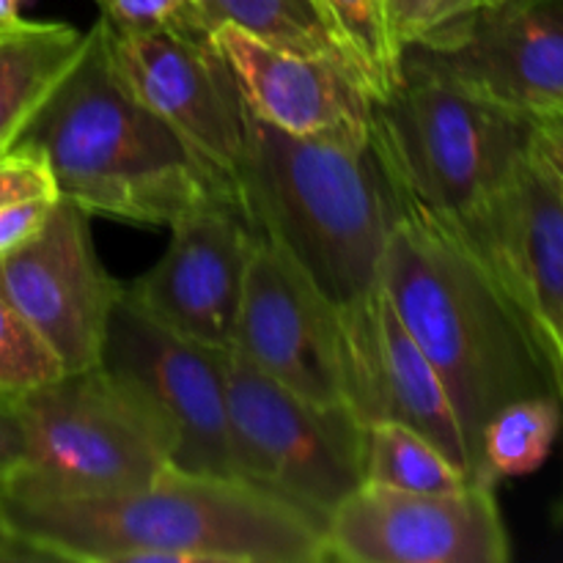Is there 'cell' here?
<instances>
[{
  "instance_id": "26",
  "label": "cell",
  "mask_w": 563,
  "mask_h": 563,
  "mask_svg": "<svg viewBox=\"0 0 563 563\" xmlns=\"http://www.w3.org/2000/svg\"><path fill=\"white\" fill-rule=\"evenodd\" d=\"M528 159L563 203V115H542L531 121Z\"/></svg>"
},
{
  "instance_id": "11",
  "label": "cell",
  "mask_w": 563,
  "mask_h": 563,
  "mask_svg": "<svg viewBox=\"0 0 563 563\" xmlns=\"http://www.w3.org/2000/svg\"><path fill=\"white\" fill-rule=\"evenodd\" d=\"M102 363L135 385L174 434V467L236 478L229 427V352L174 333L124 295L110 313Z\"/></svg>"
},
{
  "instance_id": "35",
  "label": "cell",
  "mask_w": 563,
  "mask_h": 563,
  "mask_svg": "<svg viewBox=\"0 0 563 563\" xmlns=\"http://www.w3.org/2000/svg\"><path fill=\"white\" fill-rule=\"evenodd\" d=\"M553 115H563V110H561V113H553Z\"/></svg>"
},
{
  "instance_id": "5",
  "label": "cell",
  "mask_w": 563,
  "mask_h": 563,
  "mask_svg": "<svg viewBox=\"0 0 563 563\" xmlns=\"http://www.w3.org/2000/svg\"><path fill=\"white\" fill-rule=\"evenodd\" d=\"M528 141V119L418 71H401L372 110V146L396 196L451 220L515 176Z\"/></svg>"
},
{
  "instance_id": "20",
  "label": "cell",
  "mask_w": 563,
  "mask_h": 563,
  "mask_svg": "<svg viewBox=\"0 0 563 563\" xmlns=\"http://www.w3.org/2000/svg\"><path fill=\"white\" fill-rule=\"evenodd\" d=\"M471 482L438 443L405 423H368L363 432V484L407 493H451Z\"/></svg>"
},
{
  "instance_id": "14",
  "label": "cell",
  "mask_w": 563,
  "mask_h": 563,
  "mask_svg": "<svg viewBox=\"0 0 563 563\" xmlns=\"http://www.w3.org/2000/svg\"><path fill=\"white\" fill-rule=\"evenodd\" d=\"M231 352L317 405H346L339 311L278 245L258 234Z\"/></svg>"
},
{
  "instance_id": "29",
  "label": "cell",
  "mask_w": 563,
  "mask_h": 563,
  "mask_svg": "<svg viewBox=\"0 0 563 563\" xmlns=\"http://www.w3.org/2000/svg\"><path fill=\"white\" fill-rule=\"evenodd\" d=\"M22 456H25V440L16 412L11 410V405L0 401V482H5L22 465Z\"/></svg>"
},
{
  "instance_id": "8",
  "label": "cell",
  "mask_w": 563,
  "mask_h": 563,
  "mask_svg": "<svg viewBox=\"0 0 563 563\" xmlns=\"http://www.w3.org/2000/svg\"><path fill=\"white\" fill-rule=\"evenodd\" d=\"M401 71L438 77L533 121L563 110V0H504L401 49Z\"/></svg>"
},
{
  "instance_id": "25",
  "label": "cell",
  "mask_w": 563,
  "mask_h": 563,
  "mask_svg": "<svg viewBox=\"0 0 563 563\" xmlns=\"http://www.w3.org/2000/svg\"><path fill=\"white\" fill-rule=\"evenodd\" d=\"M25 198H58L47 165L22 148L0 154V207Z\"/></svg>"
},
{
  "instance_id": "30",
  "label": "cell",
  "mask_w": 563,
  "mask_h": 563,
  "mask_svg": "<svg viewBox=\"0 0 563 563\" xmlns=\"http://www.w3.org/2000/svg\"><path fill=\"white\" fill-rule=\"evenodd\" d=\"M498 3H504V0H438V9H434L432 25L427 27V33L454 25V22L465 20V16L476 14V11L489 9V5H498ZM427 33H423V36H427Z\"/></svg>"
},
{
  "instance_id": "27",
  "label": "cell",
  "mask_w": 563,
  "mask_h": 563,
  "mask_svg": "<svg viewBox=\"0 0 563 563\" xmlns=\"http://www.w3.org/2000/svg\"><path fill=\"white\" fill-rule=\"evenodd\" d=\"M55 198H25L0 207V258L25 245L47 220Z\"/></svg>"
},
{
  "instance_id": "33",
  "label": "cell",
  "mask_w": 563,
  "mask_h": 563,
  "mask_svg": "<svg viewBox=\"0 0 563 563\" xmlns=\"http://www.w3.org/2000/svg\"><path fill=\"white\" fill-rule=\"evenodd\" d=\"M555 520H559V522H561V526H563V498H561L559 509H555Z\"/></svg>"
},
{
  "instance_id": "17",
  "label": "cell",
  "mask_w": 563,
  "mask_h": 563,
  "mask_svg": "<svg viewBox=\"0 0 563 563\" xmlns=\"http://www.w3.org/2000/svg\"><path fill=\"white\" fill-rule=\"evenodd\" d=\"M209 44L229 66L242 104L289 135L368 130L374 97L339 60L258 38L236 25H214Z\"/></svg>"
},
{
  "instance_id": "24",
  "label": "cell",
  "mask_w": 563,
  "mask_h": 563,
  "mask_svg": "<svg viewBox=\"0 0 563 563\" xmlns=\"http://www.w3.org/2000/svg\"><path fill=\"white\" fill-rule=\"evenodd\" d=\"M99 20L113 33H179L207 38L209 25L192 0H97Z\"/></svg>"
},
{
  "instance_id": "1",
  "label": "cell",
  "mask_w": 563,
  "mask_h": 563,
  "mask_svg": "<svg viewBox=\"0 0 563 563\" xmlns=\"http://www.w3.org/2000/svg\"><path fill=\"white\" fill-rule=\"evenodd\" d=\"M0 517L38 561H328L322 526L297 506L242 478L174 465L141 487L108 495H49L5 478Z\"/></svg>"
},
{
  "instance_id": "32",
  "label": "cell",
  "mask_w": 563,
  "mask_h": 563,
  "mask_svg": "<svg viewBox=\"0 0 563 563\" xmlns=\"http://www.w3.org/2000/svg\"><path fill=\"white\" fill-rule=\"evenodd\" d=\"M20 9L22 0H0V27H9L14 22H20Z\"/></svg>"
},
{
  "instance_id": "6",
  "label": "cell",
  "mask_w": 563,
  "mask_h": 563,
  "mask_svg": "<svg viewBox=\"0 0 563 563\" xmlns=\"http://www.w3.org/2000/svg\"><path fill=\"white\" fill-rule=\"evenodd\" d=\"M25 440L9 476L49 495L141 487L174 465V434L152 401L102 363L11 401ZM3 484V482H0Z\"/></svg>"
},
{
  "instance_id": "34",
  "label": "cell",
  "mask_w": 563,
  "mask_h": 563,
  "mask_svg": "<svg viewBox=\"0 0 563 563\" xmlns=\"http://www.w3.org/2000/svg\"><path fill=\"white\" fill-rule=\"evenodd\" d=\"M14 25H16V22H14ZM9 27H11V25H9ZM9 27H0V36H3V33H5V31H9Z\"/></svg>"
},
{
  "instance_id": "12",
  "label": "cell",
  "mask_w": 563,
  "mask_h": 563,
  "mask_svg": "<svg viewBox=\"0 0 563 563\" xmlns=\"http://www.w3.org/2000/svg\"><path fill=\"white\" fill-rule=\"evenodd\" d=\"M0 291L71 374L102 361L110 313L124 284L99 262L91 214L55 198L42 229L0 258Z\"/></svg>"
},
{
  "instance_id": "28",
  "label": "cell",
  "mask_w": 563,
  "mask_h": 563,
  "mask_svg": "<svg viewBox=\"0 0 563 563\" xmlns=\"http://www.w3.org/2000/svg\"><path fill=\"white\" fill-rule=\"evenodd\" d=\"M434 9H438V0H388L390 25H394L401 49L427 33V27L432 25Z\"/></svg>"
},
{
  "instance_id": "18",
  "label": "cell",
  "mask_w": 563,
  "mask_h": 563,
  "mask_svg": "<svg viewBox=\"0 0 563 563\" xmlns=\"http://www.w3.org/2000/svg\"><path fill=\"white\" fill-rule=\"evenodd\" d=\"M86 44L88 31L66 22L20 20L0 36V154L14 146Z\"/></svg>"
},
{
  "instance_id": "22",
  "label": "cell",
  "mask_w": 563,
  "mask_h": 563,
  "mask_svg": "<svg viewBox=\"0 0 563 563\" xmlns=\"http://www.w3.org/2000/svg\"><path fill=\"white\" fill-rule=\"evenodd\" d=\"M319 5L374 102L388 99L401 82V44L390 25L388 0H319Z\"/></svg>"
},
{
  "instance_id": "15",
  "label": "cell",
  "mask_w": 563,
  "mask_h": 563,
  "mask_svg": "<svg viewBox=\"0 0 563 563\" xmlns=\"http://www.w3.org/2000/svg\"><path fill=\"white\" fill-rule=\"evenodd\" d=\"M168 229L165 253L126 295L174 333L231 352L256 234L229 198L190 209Z\"/></svg>"
},
{
  "instance_id": "9",
  "label": "cell",
  "mask_w": 563,
  "mask_h": 563,
  "mask_svg": "<svg viewBox=\"0 0 563 563\" xmlns=\"http://www.w3.org/2000/svg\"><path fill=\"white\" fill-rule=\"evenodd\" d=\"M451 223L498 284L563 410V203L559 196L526 159L493 198Z\"/></svg>"
},
{
  "instance_id": "3",
  "label": "cell",
  "mask_w": 563,
  "mask_h": 563,
  "mask_svg": "<svg viewBox=\"0 0 563 563\" xmlns=\"http://www.w3.org/2000/svg\"><path fill=\"white\" fill-rule=\"evenodd\" d=\"M396 201L383 289L443 379L471 476L484 482L482 432L489 418L509 401L553 390L509 302L460 229L418 203Z\"/></svg>"
},
{
  "instance_id": "2",
  "label": "cell",
  "mask_w": 563,
  "mask_h": 563,
  "mask_svg": "<svg viewBox=\"0 0 563 563\" xmlns=\"http://www.w3.org/2000/svg\"><path fill=\"white\" fill-rule=\"evenodd\" d=\"M234 198L253 234L278 245L339 317L379 291L399 201L372 126L289 135L245 108Z\"/></svg>"
},
{
  "instance_id": "7",
  "label": "cell",
  "mask_w": 563,
  "mask_h": 563,
  "mask_svg": "<svg viewBox=\"0 0 563 563\" xmlns=\"http://www.w3.org/2000/svg\"><path fill=\"white\" fill-rule=\"evenodd\" d=\"M234 473L286 500L324 531L330 511L363 484V427L346 405H317L229 352Z\"/></svg>"
},
{
  "instance_id": "23",
  "label": "cell",
  "mask_w": 563,
  "mask_h": 563,
  "mask_svg": "<svg viewBox=\"0 0 563 563\" xmlns=\"http://www.w3.org/2000/svg\"><path fill=\"white\" fill-rule=\"evenodd\" d=\"M64 374V363L47 341L0 291V401L11 405Z\"/></svg>"
},
{
  "instance_id": "4",
  "label": "cell",
  "mask_w": 563,
  "mask_h": 563,
  "mask_svg": "<svg viewBox=\"0 0 563 563\" xmlns=\"http://www.w3.org/2000/svg\"><path fill=\"white\" fill-rule=\"evenodd\" d=\"M11 148L42 159L58 198L88 214L170 225L212 198L236 203L234 187L185 137L115 86L97 22L86 53Z\"/></svg>"
},
{
  "instance_id": "13",
  "label": "cell",
  "mask_w": 563,
  "mask_h": 563,
  "mask_svg": "<svg viewBox=\"0 0 563 563\" xmlns=\"http://www.w3.org/2000/svg\"><path fill=\"white\" fill-rule=\"evenodd\" d=\"M115 86L185 137L231 187L245 148V108L209 38L113 33L97 20Z\"/></svg>"
},
{
  "instance_id": "16",
  "label": "cell",
  "mask_w": 563,
  "mask_h": 563,
  "mask_svg": "<svg viewBox=\"0 0 563 563\" xmlns=\"http://www.w3.org/2000/svg\"><path fill=\"white\" fill-rule=\"evenodd\" d=\"M339 319L344 333L346 407L357 421L363 427L379 421L405 423L427 434L471 476L465 438L443 379L396 317L383 286L366 306Z\"/></svg>"
},
{
  "instance_id": "21",
  "label": "cell",
  "mask_w": 563,
  "mask_h": 563,
  "mask_svg": "<svg viewBox=\"0 0 563 563\" xmlns=\"http://www.w3.org/2000/svg\"><path fill=\"white\" fill-rule=\"evenodd\" d=\"M563 429L553 394L522 396L500 407L482 432V478L498 484L539 471Z\"/></svg>"
},
{
  "instance_id": "10",
  "label": "cell",
  "mask_w": 563,
  "mask_h": 563,
  "mask_svg": "<svg viewBox=\"0 0 563 563\" xmlns=\"http://www.w3.org/2000/svg\"><path fill=\"white\" fill-rule=\"evenodd\" d=\"M498 484L451 493L361 484L324 520V559L346 563H506L511 537Z\"/></svg>"
},
{
  "instance_id": "19",
  "label": "cell",
  "mask_w": 563,
  "mask_h": 563,
  "mask_svg": "<svg viewBox=\"0 0 563 563\" xmlns=\"http://www.w3.org/2000/svg\"><path fill=\"white\" fill-rule=\"evenodd\" d=\"M192 3L203 14L209 31L214 25H236L280 47L339 60L357 75L319 0H192Z\"/></svg>"
},
{
  "instance_id": "31",
  "label": "cell",
  "mask_w": 563,
  "mask_h": 563,
  "mask_svg": "<svg viewBox=\"0 0 563 563\" xmlns=\"http://www.w3.org/2000/svg\"><path fill=\"white\" fill-rule=\"evenodd\" d=\"M16 561H38V555L33 550H27L20 539L11 533V528L5 526V520L0 517V563H16Z\"/></svg>"
}]
</instances>
